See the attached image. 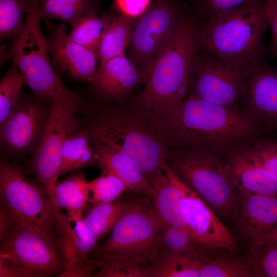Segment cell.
<instances>
[{
    "mask_svg": "<svg viewBox=\"0 0 277 277\" xmlns=\"http://www.w3.org/2000/svg\"><path fill=\"white\" fill-rule=\"evenodd\" d=\"M155 118L169 150L195 149L224 156L263 130L240 108H230L187 96L166 115Z\"/></svg>",
    "mask_w": 277,
    "mask_h": 277,
    "instance_id": "1",
    "label": "cell"
},
{
    "mask_svg": "<svg viewBox=\"0 0 277 277\" xmlns=\"http://www.w3.org/2000/svg\"><path fill=\"white\" fill-rule=\"evenodd\" d=\"M201 47L200 26L185 15L166 47L141 72L145 87L140 105L160 118L187 96L190 75Z\"/></svg>",
    "mask_w": 277,
    "mask_h": 277,
    "instance_id": "2",
    "label": "cell"
},
{
    "mask_svg": "<svg viewBox=\"0 0 277 277\" xmlns=\"http://www.w3.org/2000/svg\"><path fill=\"white\" fill-rule=\"evenodd\" d=\"M91 141L126 157L150 180L167 161L169 149L157 127L154 115L141 105L101 117L93 126Z\"/></svg>",
    "mask_w": 277,
    "mask_h": 277,
    "instance_id": "3",
    "label": "cell"
},
{
    "mask_svg": "<svg viewBox=\"0 0 277 277\" xmlns=\"http://www.w3.org/2000/svg\"><path fill=\"white\" fill-rule=\"evenodd\" d=\"M268 26L265 0L245 4L207 17L200 26L201 48L219 57L260 59Z\"/></svg>",
    "mask_w": 277,
    "mask_h": 277,
    "instance_id": "4",
    "label": "cell"
},
{
    "mask_svg": "<svg viewBox=\"0 0 277 277\" xmlns=\"http://www.w3.org/2000/svg\"><path fill=\"white\" fill-rule=\"evenodd\" d=\"M0 276L47 277L63 271L54 237L43 231L1 219Z\"/></svg>",
    "mask_w": 277,
    "mask_h": 277,
    "instance_id": "5",
    "label": "cell"
},
{
    "mask_svg": "<svg viewBox=\"0 0 277 277\" xmlns=\"http://www.w3.org/2000/svg\"><path fill=\"white\" fill-rule=\"evenodd\" d=\"M163 249L161 225L151 205L129 202L108 240L93 251V260L148 266Z\"/></svg>",
    "mask_w": 277,
    "mask_h": 277,
    "instance_id": "6",
    "label": "cell"
},
{
    "mask_svg": "<svg viewBox=\"0 0 277 277\" xmlns=\"http://www.w3.org/2000/svg\"><path fill=\"white\" fill-rule=\"evenodd\" d=\"M167 162L211 209L234 219L238 190L223 156L201 150H169Z\"/></svg>",
    "mask_w": 277,
    "mask_h": 277,
    "instance_id": "7",
    "label": "cell"
},
{
    "mask_svg": "<svg viewBox=\"0 0 277 277\" xmlns=\"http://www.w3.org/2000/svg\"><path fill=\"white\" fill-rule=\"evenodd\" d=\"M39 4V0H28L24 32L14 39L6 56L12 57L24 84L38 96L52 100L71 91L64 87L51 65L40 26Z\"/></svg>",
    "mask_w": 277,
    "mask_h": 277,
    "instance_id": "8",
    "label": "cell"
},
{
    "mask_svg": "<svg viewBox=\"0 0 277 277\" xmlns=\"http://www.w3.org/2000/svg\"><path fill=\"white\" fill-rule=\"evenodd\" d=\"M262 60L222 57L205 51L201 54L200 51L190 75L187 96L240 108L245 85Z\"/></svg>",
    "mask_w": 277,
    "mask_h": 277,
    "instance_id": "9",
    "label": "cell"
},
{
    "mask_svg": "<svg viewBox=\"0 0 277 277\" xmlns=\"http://www.w3.org/2000/svg\"><path fill=\"white\" fill-rule=\"evenodd\" d=\"M1 213L11 221L54 237L55 213L44 188L6 162L0 165Z\"/></svg>",
    "mask_w": 277,
    "mask_h": 277,
    "instance_id": "10",
    "label": "cell"
},
{
    "mask_svg": "<svg viewBox=\"0 0 277 277\" xmlns=\"http://www.w3.org/2000/svg\"><path fill=\"white\" fill-rule=\"evenodd\" d=\"M51 101L42 137L29 163L31 172L47 193L57 182L63 147L77 129L76 114L80 108V98L72 92Z\"/></svg>",
    "mask_w": 277,
    "mask_h": 277,
    "instance_id": "11",
    "label": "cell"
},
{
    "mask_svg": "<svg viewBox=\"0 0 277 277\" xmlns=\"http://www.w3.org/2000/svg\"><path fill=\"white\" fill-rule=\"evenodd\" d=\"M183 10L177 0H155L138 17L128 46L136 66L144 70L166 47L185 16Z\"/></svg>",
    "mask_w": 277,
    "mask_h": 277,
    "instance_id": "12",
    "label": "cell"
},
{
    "mask_svg": "<svg viewBox=\"0 0 277 277\" xmlns=\"http://www.w3.org/2000/svg\"><path fill=\"white\" fill-rule=\"evenodd\" d=\"M182 210L186 226L202 251L210 258L236 251L234 236L209 205L184 183Z\"/></svg>",
    "mask_w": 277,
    "mask_h": 277,
    "instance_id": "13",
    "label": "cell"
},
{
    "mask_svg": "<svg viewBox=\"0 0 277 277\" xmlns=\"http://www.w3.org/2000/svg\"><path fill=\"white\" fill-rule=\"evenodd\" d=\"M54 239L63 264L60 276H89L97 267L90 254L96 248L97 238L85 223L76 217L55 213Z\"/></svg>",
    "mask_w": 277,
    "mask_h": 277,
    "instance_id": "14",
    "label": "cell"
},
{
    "mask_svg": "<svg viewBox=\"0 0 277 277\" xmlns=\"http://www.w3.org/2000/svg\"><path fill=\"white\" fill-rule=\"evenodd\" d=\"M239 107L263 131L277 130V70L263 60L248 78Z\"/></svg>",
    "mask_w": 277,
    "mask_h": 277,
    "instance_id": "15",
    "label": "cell"
},
{
    "mask_svg": "<svg viewBox=\"0 0 277 277\" xmlns=\"http://www.w3.org/2000/svg\"><path fill=\"white\" fill-rule=\"evenodd\" d=\"M47 27L50 31L46 38L48 51L56 69L91 84L97 71L95 52L72 41L65 24L55 26L48 23Z\"/></svg>",
    "mask_w": 277,
    "mask_h": 277,
    "instance_id": "16",
    "label": "cell"
},
{
    "mask_svg": "<svg viewBox=\"0 0 277 277\" xmlns=\"http://www.w3.org/2000/svg\"><path fill=\"white\" fill-rule=\"evenodd\" d=\"M47 114L37 103L27 102L18 106L0 125V137L3 146L16 151L26 150L42 137Z\"/></svg>",
    "mask_w": 277,
    "mask_h": 277,
    "instance_id": "17",
    "label": "cell"
},
{
    "mask_svg": "<svg viewBox=\"0 0 277 277\" xmlns=\"http://www.w3.org/2000/svg\"><path fill=\"white\" fill-rule=\"evenodd\" d=\"M238 192L239 206L234 219L240 235L251 245L277 225V197Z\"/></svg>",
    "mask_w": 277,
    "mask_h": 277,
    "instance_id": "18",
    "label": "cell"
},
{
    "mask_svg": "<svg viewBox=\"0 0 277 277\" xmlns=\"http://www.w3.org/2000/svg\"><path fill=\"white\" fill-rule=\"evenodd\" d=\"M150 181L154 190L151 207L160 225L186 226L182 210L184 182L167 161Z\"/></svg>",
    "mask_w": 277,
    "mask_h": 277,
    "instance_id": "19",
    "label": "cell"
},
{
    "mask_svg": "<svg viewBox=\"0 0 277 277\" xmlns=\"http://www.w3.org/2000/svg\"><path fill=\"white\" fill-rule=\"evenodd\" d=\"M142 82V72L130 60L122 55L100 62L91 84L101 96L118 99Z\"/></svg>",
    "mask_w": 277,
    "mask_h": 277,
    "instance_id": "20",
    "label": "cell"
},
{
    "mask_svg": "<svg viewBox=\"0 0 277 277\" xmlns=\"http://www.w3.org/2000/svg\"><path fill=\"white\" fill-rule=\"evenodd\" d=\"M223 159L237 190L277 197V177L271 173L234 152Z\"/></svg>",
    "mask_w": 277,
    "mask_h": 277,
    "instance_id": "21",
    "label": "cell"
},
{
    "mask_svg": "<svg viewBox=\"0 0 277 277\" xmlns=\"http://www.w3.org/2000/svg\"><path fill=\"white\" fill-rule=\"evenodd\" d=\"M92 143L97 166L102 173L114 175L123 181L127 189L152 197L154 193L152 185L137 166L120 153L98 143Z\"/></svg>",
    "mask_w": 277,
    "mask_h": 277,
    "instance_id": "22",
    "label": "cell"
},
{
    "mask_svg": "<svg viewBox=\"0 0 277 277\" xmlns=\"http://www.w3.org/2000/svg\"><path fill=\"white\" fill-rule=\"evenodd\" d=\"M87 181L82 172L74 173L62 182L55 184L47 193L55 213H64L80 217L87 205L86 187Z\"/></svg>",
    "mask_w": 277,
    "mask_h": 277,
    "instance_id": "23",
    "label": "cell"
},
{
    "mask_svg": "<svg viewBox=\"0 0 277 277\" xmlns=\"http://www.w3.org/2000/svg\"><path fill=\"white\" fill-rule=\"evenodd\" d=\"M136 18L121 13L112 15L111 22L96 50V55L100 63L125 55V51L128 46Z\"/></svg>",
    "mask_w": 277,
    "mask_h": 277,
    "instance_id": "24",
    "label": "cell"
},
{
    "mask_svg": "<svg viewBox=\"0 0 277 277\" xmlns=\"http://www.w3.org/2000/svg\"><path fill=\"white\" fill-rule=\"evenodd\" d=\"M205 262L163 248L148 266V277H198Z\"/></svg>",
    "mask_w": 277,
    "mask_h": 277,
    "instance_id": "25",
    "label": "cell"
},
{
    "mask_svg": "<svg viewBox=\"0 0 277 277\" xmlns=\"http://www.w3.org/2000/svg\"><path fill=\"white\" fill-rule=\"evenodd\" d=\"M89 133L80 131L71 134L63 147L59 176L83 168L97 166L95 150Z\"/></svg>",
    "mask_w": 277,
    "mask_h": 277,
    "instance_id": "26",
    "label": "cell"
},
{
    "mask_svg": "<svg viewBox=\"0 0 277 277\" xmlns=\"http://www.w3.org/2000/svg\"><path fill=\"white\" fill-rule=\"evenodd\" d=\"M129 202L114 201L108 203L86 205L83 220L98 240L112 230ZM84 214V213H83Z\"/></svg>",
    "mask_w": 277,
    "mask_h": 277,
    "instance_id": "27",
    "label": "cell"
},
{
    "mask_svg": "<svg viewBox=\"0 0 277 277\" xmlns=\"http://www.w3.org/2000/svg\"><path fill=\"white\" fill-rule=\"evenodd\" d=\"M41 19H56L70 25L85 14L97 12L98 0H39Z\"/></svg>",
    "mask_w": 277,
    "mask_h": 277,
    "instance_id": "28",
    "label": "cell"
},
{
    "mask_svg": "<svg viewBox=\"0 0 277 277\" xmlns=\"http://www.w3.org/2000/svg\"><path fill=\"white\" fill-rule=\"evenodd\" d=\"M111 18L110 14L100 16L97 12L88 13L70 25L68 35L72 41L96 53Z\"/></svg>",
    "mask_w": 277,
    "mask_h": 277,
    "instance_id": "29",
    "label": "cell"
},
{
    "mask_svg": "<svg viewBox=\"0 0 277 277\" xmlns=\"http://www.w3.org/2000/svg\"><path fill=\"white\" fill-rule=\"evenodd\" d=\"M234 152L277 177V140L259 135Z\"/></svg>",
    "mask_w": 277,
    "mask_h": 277,
    "instance_id": "30",
    "label": "cell"
},
{
    "mask_svg": "<svg viewBox=\"0 0 277 277\" xmlns=\"http://www.w3.org/2000/svg\"><path fill=\"white\" fill-rule=\"evenodd\" d=\"M200 277L253 276L249 256L244 258L230 256L211 258L204 263Z\"/></svg>",
    "mask_w": 277,
    "mask_h": 277,
    "instance_id": "31",
    "label": "cell"
},
{
    "mask_svg": "<svg viewBox=\"0 0 277 277\" xmlns=\"http://www.w3.org/2000/svg\"><path fill=\"white\" fill-rule=\"evenodd\" d=\"M163 248L207 261L210 259L200 249L186 226H161Z\"/></svg>",
    "mask_w": 277,
    "mask_h": 277,
    "instance_id": "32",
    "label": "cell"
},
{
    "mask_svg": "<svg viewBox=\"0 0 277 277\" xmlns=\"http://www.w3.org/2000/svg\"><path fill=\"white\" fill-rule=\"evenodd\" d=\"M28 0H0L1 40L18 38L24 32L23 16L27 13Z\"/></svg>",
    "mask_w": 277,
    "mask_h": 277,
    "instance_id": "33",
    "label": "cell"
},
{
    "mask_svg": "<svg viewBox=\"0 0 277 277\" xmlns=\"http://www.w3.org/2000/svg\"><path fill=\"white\" fill-rule=\"evenodd\" d=\"M127 189L118 177L111 174H104L90 181L86 187V199L90 204L114 202Z\"/></svg>",
    "mask_w": 277,
    "mask_h": 277,
    "instance_id": "34",
    "label": "cell"
},
{
    "mask_svg": "<svg viewBox=\"0 0 277 277\" xmlns=\"http://www.w3.org/2000/svg\"><path fill=\"white\" fill-rule=\"evenodd\" d=\"M23 84L18 67L13 62L0 82V125L4 123L16 108Z\"/></svg>",
    "mask_w": 277,
    "mask_h": 277,
    "instance_id": "35",
    "label": "cell"
},
{
    "mask_svg": "<svg viewBox=\"0 0 277 277\" xmlns=\"http://www.w3.org/2000/svg\"><path fill=\"white\" fill-rule=\"evenodd\" d=\"M249 257L253 276L277 277L276 244H252Z\"/></svg>",
    "mask_w": 277,
    "mask_h": 277,
    "instance_id": "36",
    "label": "cell"
},
{
    "mask_svg": "<svg viewBox=\"0 0 277 277\" xmlns=\"http://www.w3.org/2000/svg\"><path fill=\"white\" fill-rule=\"evenodd\" d=\"M148 266H142L120 261L105 262L97 264L100 269L96 276L148 277Z\"/></svg>",
    "mask_w": 277,
    "mask_h": 277,
    "instance_id": "37",
    "label": "cell"
},
{
    "mask_svg": "<svg viewBox=\"0 0 277 277\" xmlns=\"http://www.w3.org/2000/svg\"><path fill=\"white\" fill-rule=\"evenodd\" d=\"M199 12L207 17L234 7L264 0H194Z\"/></svg>",
    "mask_w": 277,
    "mask_h": 277,
    "instance_id": "38",
    "label": "cell"
},
{
    "mask_svg": "<svg viewBox=\"0 0 277 277\" xmlns=\"http://www.w3.org/2000/svg\"><path fill=\"white\" fill-rule=\"evenodd\" d=\"M151 3V0H114L115 7L120 13L133 18L141 16Z\"/></svg>",
    "mask_w": 277,
    "mask_h": 277,
    "instance_id": "39",
    "label": "cell"
},
{
    "mask_svg": "<svg viewBox=\"0 0 277 277\" xmlns=\"http://www.w3.org/2000/svg\"><path fill=\"white\" fill-rule=\"evenodd\" d=\"M268 25L272 30L271 52L277 57V0H265Z\"/></svg>",
    "mask_w": 277,
    "mask_h": 277,
    "instance_id": "40",
    "label": "cell"
},
{
    "mask_svg": "<svg viewBox=\"0 0 277 277\" xmlns=\"http://www.w3.org/2000/svg\"><path fill=\"white\" fill-rule=\"evenodd\" d=\"M260 243H268L277 245V225L268 231L258 241L253 244Z\"/></svg>",
    "mask_w": 277,
    "mask_h": 277,
    "instance_id": "41",
    "label": "cell"
}]
</instances>
